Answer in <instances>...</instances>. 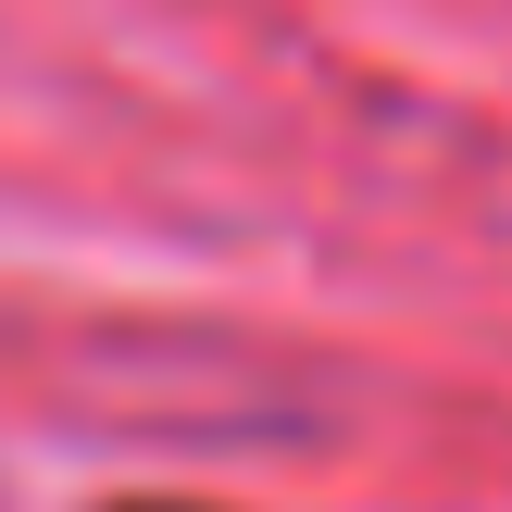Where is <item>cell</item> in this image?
I'll use <instances>...</instances> for the list:
<instances>
[{
  "label": "cell",
  "instance_id": "6da1fadb",
  "mask_svg": "<svg viewBox=\"0 0 512 512\" xmlns=\"http://www.w3.org/2000/svg\"><path fill=\"white\" fill-rule=\"evenodd\" d=\"M113 512H213V500H113Z\"/></svg>",
  "mask_w": 512,
  "mask_h": 512
}]
</instances>
